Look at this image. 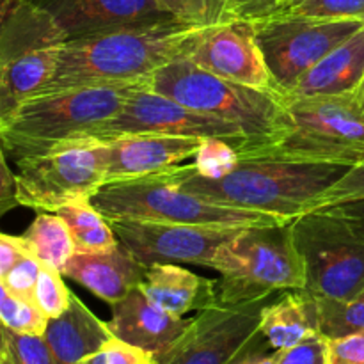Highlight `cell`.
I'll return each instance as SVG.
<instances>
[{"label":"cell","mask_w":364,"mask_h":364,"mask_svg":"<svg viewBox=\"0 0 364 364\" xmlns=\"http://www.w3.org/2000/svg\"><path fill=\"white\" fill-rule=\"evenodd\" d=\"M191 320L159 308L149 301L142 288L137 287L112 304L109 327L117 340L156 355L185 333Z\"/></svg>","instance_id":"obj_17"},{"label":"cell","mask_w":364,"mask_h":364,"mask_svg":"<svg viewBox=\"0 0 364 364\" xmlns=\"http://www.w3.org/2000/svg\"><path fill=\"white\" fill-rule=\"evenodd\" d=\"M153 355L141 348L128 345L124 341L112 338L103 348H100L91 358L84 359L80 364H151Z\"/></svg>","instance_id":"obj_34"},{"label":"cell","mask_w":364,"mask_h":364,"mask_svg":"<svg viewBox=\"0 0 364 364\" xmlns=\"http://www.w3.org/2000/svg\"><path fill=\"white\" fill-rule=\"evenodd\" d=\"M159 134L196 139H226L237 148L245 144L240 128L217 117L181 105L148 87V80L135 87L116 117L96 128L84 139L105 142L121 135Z\"/></svg>","instance_id":"obj_12"},{"label":"cell","mask_w":364,"mask_h":364,"mask_svg":"<svg viewBox=\"0 0 364 364\" xmlns=\"http://www.w3.org/2000/svg\"><path fill=\"white\" fill-rule=\"evenodd\" d=\"M320 334L333 340L364 331V290L347 301L318 299Z\"/></svg>","instance_id":"obj_27"},{"label":"cell","mask_w":364,"mask_h":364,"mask_svg":"<svg viewBox=\"0 0 364 364\" xmlns=\"http://www.w3.org/2000/svg\"><path fill=\"white\" fill-rule=\"evenodd\" d=\"M13 364H59L45 336L20 334L2 327V352Z\"/></svg>","instance_id":"obj_30"},{"label":"cell","mask_w":364,"mask_h":364,"mask_svg":"<svg viewBox=\"0 0 364 364\" xmlns=\"http://www.w3.org/2000/svg\"><path fill=\"white\" fill-rule=\"evenodd\" d=\"M240 162V155L233 142L226 139H205L192 164L196 173L208 180L228 176Z\"/></svg>","instance_id":"obj_29"},{"label":"cell","mask_w":364,"mask_h":364,"mask_svg":"<svg viewBox=\"0 0 364 364\" xmlns=\"http://www.w3.org/2000/svg\"><path fill=\"white\" fill-rule=\"evenodd\" d=\"M71 295L73 291L68 290V287L64 284L63 272L52 269V267L41 265L38 283H36L34 301L50 320L60 316L70 308Z\"/></svg>","instance_id":"obj_32"},{"label":"cell","mask_w":364,"mask_h":364,"mask_svg":"<svg viewBox=\"0 0 364 364\" xmlns=\"http://www.w3.org/2000/svg\"><path fill=\"white\" fill-rule=\"evenodd\" d=\"M164 9L180 23L198 28L230 21L231 0H159Z\"/></svg>","instance_id":"obj_28"},{"label":"cell","mask_w":364,"mask_h":364,"mask_svg":"<svg viewBox=\"0 0 364 364\" xmlns=\"http://www.w3.org/2000/svg\"><path fill=\"white\" fill-rule=\"evenodd\" d=\"M259 331L270 347L287 350L320 334L318 299L306 290H288L265 306Z\"/></svg>","instance_id":"obj_22"},{"label":"cell","mask_w":364,"mask_h":364,"mask_svg":"<svg viewBox=\"0 0 364 364\" xmlns=\"http://www.w3.org/2000/svg\"><path fill=\"white\" fill-rule=\"evenodd\" d=\"M213 304L199 311L191 326L160 354L155 364H230L259 336V323L265 306L272 301Z\"/></svg>","instance_id":"obj_11"},{"label":"cell","mask_w":364,"mask_h":364,"mask_svg":"<svg viewBox=\"0 0 364 364\" xmlns=\"http://www.w3.org/2000/svg\"><path fill=\"white\" fill-rule=\"evenodd\" d=\"M141 288L149 301L176 316L217 304V283L174 263L149 265Z\"/></svg>","instance_id":"obj_20"},{"label":"cell","mask_w":364,"mask_h":364,"mask_svg":"<svg viewBox=\"0 0 364 364\" xmlns=\"http://www.w3.org/2000/svg\"><path fill=\"white\" fill-rule=\"evenodd\" d=\"M364 84V27L306 71L284 98L358 95Z\"/></svg>","instance_id":"obj_19"},{"label":"cell","mask_w":364,"mask_h":364,"mask_svg":"<svg viewBox=\"0 0 364 364\" xmlns=\"http://www.w3.org/2000/svg\"><path fill=\"white\" fill-rule=\"evenodd\" d=\"M146 269L119 242L103 251H77L64 267L63 276L112 306L144 283Z\"/></svg>","instance_id":"obj_18"},{"label":"cell","mask_w":364,"mask_h":364,"mask_svg":"<svg viewBox=\"0 0 364 364\" xmlns=\"http://www.w3.org/2000/svg\"><path fill=\"white\" fill-rule=\"evenodd\" d=\"M358 95H359V100H361V102H363V105H364V84H363L361 91H359V92H358Z\"/></svg>","instance_id":"obj_44"},{"label":"cell","mask_w":364,"mask_h":364,"mask_svg":"<svg viewBox=\"0 0 364 364\" xmlns=\"http://www.w3.org/2000/svg\"><path fill=\"white\" fill-rule=\"evenodd\" d=\"M0 364H13V363H11L6 355H0Z\"/></svg>","instance_id":"obj_43"},{"label":"cell","mask_w":364,"mask_h":364,"mask_svg":"<svg viewBox=\"0 0 364 364\" xmlns=\"http://www.w3.org/2000/svg\"><path fill=\"white\" fill-rule=\"evenodd\" d=\"M185 57L217 77L249 87L276 91L256 41L252 21L230 20L203 28Z\"/></svg>","instance_id":"obj_14"},{"label":"cell","mask_w":364,"mask_h":364,"mask_svg":"<svg viewBox=\"0 0 364 364\" xmlns=\"http://www.w3.org/2000/svg\"><path fill=\"white\" fill-rule=\"evenodd\" d=\"M60 46L34 50L0 64V117H6L50 84Z\"/></svg>","instance_id":"obj_23"},{"label":"cell","mask_w":364,"mask_h":364,"mask_svg":"<svg viewBox=\"0 0 364 364\" xmlns=\"http://www.w3.org/2000/svg\"><path fill=\"white\" fill-rule=\"evenodd\" d=\"M148 87L188 109L240 128L245 144L237 148L238 151L267 144L279 128L284 105L283 95L277 91L249 87L217 77L185 55L156 70L148 78Z\"/></svg>","instance_id":"obj_6"},{"label":"cell","mask_w":364,"mask_h":364,"mask_svg":"<svg viewBox=\"0 0 364 364\" xmlns=\"http://www.w3.org/2000/svg\"><path fill=\"white\" fill-rule=\"evenodd\" d=\"M21 237L41 265L52 267L59 272H63L71 256L77 252L70 228L55 212H38Z\"/></svg>","instance_id":"obj_24"},{"label":"cell","mask_w":364,"mask_h":364,"mask_svg":"<svg viewBox=\"0 0 364 364\" xmlns=\"http://www.w3.org/2000/svg\"><path fill=\"white\" fill-rule=\"evenodd\" d=\"M0 171H2V176H0V210H2V213H6L16 205H20V203H18L16 196V174H14V171L9 169L7 155L4 151Z\"/></svg>","instance_id":"obj_42"},{"label":"cell","mask_w":364,"mask_h":364,"mask_svg":"<svg viewBox=\"0 0 364 364\" xmlns=\"http://www.w3.org/2000/svg\"><path fill=\"white\" fill-rule=\"evenodd\" d=\"M112 338L109 322L100 320L75 294L71 295L70 308L50 320L45 333V340L59 364H80Z\"/></svg>","instance_id":"obj_21"},{"label":"cell","mask_w":364,"mask_h":364,"mask_svg":"<svg viewBox=\"0 0 364 364\" xmlns=\"http://www.w3.org/2000/svg\"><path fill=\"white\" fill-rule=\"evenodd\" d=\"M192 164L171 167L160 173L110 181L102 185L91 203L109 220L134 219L174 224H212V226H277L294 219L240 206L219 205L181 188Z\"/></svg>","instance_id":"obj_4"},{"label":"cell","mask_w":364,"mask_h":364,"mask_svg":"<svg viewBox=\"0 0 364 364\" xmlns=\"http://www.w3.org/2000/svg\"><path fill=\"white\" fill-rule=\"evenodd\" d=\"M48 13L66 41L121 28L178 21L159 0H31Z\"/></svg>","instance_id":"obj_15"},{"label":"cell","mask_w":364,"mask_h":364,"mask_svg":"<svg viewBox=\"0 0 364 364\" xmlns=\"http://www.w3.org/2000/svg\"><path fill=\"white\" fill-rule=\"evenodd\" d=\"M0 320L2 327L20 334L45 336L50 318L34 299L20 297L0 284Z\"/></svg>","instance_id":"obj_26"},{"label":"cell","mask_w":364,"mask_h":364,"mask_svg":"<svg viewBox=\"0 0 364 364\" xmlns=\"http://www.w3.org/2000/svg\"><path fill=\"white\" fill-rule=\"evenodd\" d=\"M105 142H64L48 151L16 160V196L21 206L55 212L77 199H91L107 181Z\"/></svg>","instance_id":"obj_8"},{"label":"cell","mask_w":364,"mask_h":364,"mask_svg":"<svg viewBox=\"0 0 364 364\" xmlns=\"http://www.w3.org/2000/svg\"><path fill=\"white\" fill-rule=\"evenodd\" d=\"M277 364H329V340L323 334L279 352Z\"/></svg>","instance_id":"obj_35"},{"label":"cell","mask_w":364,"mask_h":364,"mask_svg":"<svg viewBox=\"0 0 364 364\" xmlns=\"http://www.w3.org/2000/svg\"><path fill=\"white\" fill-rule=\"evenodd\" d=\"M327 212L334 213V215L341 217L345 223H348V226L364 238V199H354V201H343L336 203L333 206H327Z\"/></svg>","instance_id":"obj_41"},{"label":"cell","mask_w":364,"mask_h":364,"mask_svg":"<svg viewBox=\"0 0 364 364\" xmlns=\"http://www.w3.org/2000/svg\"><path fill=\"white\" fill-rule=\"evenodd\" d=\"M290 2H295V0H287V4H290ZM287 4H284V6H287Z\"/></svg>","instance_id":"obj_46"},{"label":"cell","mask_w":364,"mask_h":364,"mask_svg":"<svg viewBox=\"0 0 364 364\" xmlns=\"http://www.w3.org/2000/svg\"><path fill=\"white\" fill-rule=\"evenodd\" d=\"M117 240L142 263H196L208 269L220 245L244 228L174 224L155 220H110Z\"/></svg>","instance_id":"obj_13"},{"label":"cell","mask_w":364,"mask_h":364,"mask_svg":"<svg viewBox=\"0 0 364 364\" xmlns=\"http://www.w3.org/2000/svg\"><path fill=\"white\" fill-rule=\"evenodd\" d=\"M151 364H155V361H153V363H151Z\"/></svg>","instance_id":"obj_47"},{"label":"cell","mask_w":364,"mask_h":364,"mask_svg":"<svg viewBox=\"0 0 364 364\" xmlns=\"http://www.w3.org/2000/svg\"><path fill=\"white\" fill-rule=\"evenodd\" d=\"M277 13L326 20L364 21V0H295L281 7Z\"/></svg>","instance_id":"obj_31"},{"label":"cell","mask_w":364,"mask_h":364,"mask_svg":"<svg viewBox=\"0 0 364 364\" xmlns=\"http://www.w3.org/2000/svg\"><path fill=\"white\" fill-rule=\"evenodd\" d=\"M329 364H364V331L329 340Z\"/></svg>","instance_id":"obj_37"},{"label":"cell","mask_w":364,"mask_h":364,"mask_svg":"<svg viewBox=\"0 0 364 364\" xmlns=\"http://www.w3.org/2000/svg\"><path fill=\"white\" fill-rule=\"evenodd\" d=\"M304 259L306 287L316 299L347 301L364 290V238L327 210L302 213L291 223Z\"/></svg>","instance_id":"obj_9"},{"label":"cell","mask_w":364,"mask_h":364,"mask_svg":"<svg viewBox=\"0 0 364 364\" xmlns=\"http://www.w3.org/2000/svg\"><path fill=\"white\" fill-rule=\"evenodd\" d=\"M291 223L244 228L220 245L208 265L220 274L219 304H242L288 290H304L306 267L295 245Z\"/></svg>","instance_id":"obj_7"},{"label":"cell","mask_w":364,"mask_h":364,"mask_svg":"<svg viewBox=\"0 0 364 364\" xmlns=\"http://www.w3.org/2000/svg\"><path fill=\"white\" fill-rule=\"evenodd\" d=\"M2 2H20V0H2Z\"/></svg>","instance_id":"obj_45"},{"label":"cell","mask_w":364,"mask_h":364,"mask_svg":"<svg viewBox=\"0 0 364 364\" xmlns=\"http://www.w3.org/2000/svg\"><path fill=\"white\" fill-rule=\"evenodd\" d=\"M39 270H41V263L31 255L21 259L7 276L0 277V284L6 287L9 291H13V294L20 295V297L34 299Z\"/></svg>","instance_id":"obj_36"},{"label":"cell","mask_w":364,"mask_h":364,"mask_svg":"<svg viewBox=\"0 0 364 364\" xmlns=\"http://www.w3.org/2000/svg\"><path fill=\"white\" fill-rule=\"evenodd\" d=\"M279 128L267 144L238 151L240 156L336 162L364 160V105L359 95L284 98Z\"/></svg>","instance_id":"obj_5"},{"label":"cell","mask_w":364,"mask_h":364,"mask_svg":"<svg viewBox=\"0 0 364 364\" xmlns=\"http://www.w3.org/2000/svg\"><path fill=\"white\" fill-rule=\"evenodd\" d=\"M252 27L274 89L284 96L306 71L363 28L364 21L274 13L255 20Z\"/></svg>","instance_id":"obj_10"},{"label":"cell","mask_w":364,"mask_h":364,"mask_svg":"<svg viewBox=\"0 0 364 364\" xmlns=\"http://www.w3.org/2000/svg\"><path fill=\"white\" fill-rule=\"evenodd\" d=\"M27 242L23 237H14V235H0V277L7 276L21 259L31 256ZM34 256V255H32Z\"/></svg>","instance_id":"obj_39"},{"label":"cell","mask_w":364,"mask_h":364,"mask_svg":"<svg viewBox=\"0 0 364 364\" xmlns=\"http://www.w3.org/2000/svg\"><path fill=\"white\" fill-rule=\"evenodd\" d=\"M205 139L181 135L135 134L105 141L109 164L107 181L132 180L160 173L194 160Z\"/></svg>","instance_id":"obj_16"},{"label":"cell","mask_w":364,"mask_h":364,"mask_svg":"<svg viewBox=\"0 0 364 364\" xmlns=\"http://www.w3.org/2000/svg\"><path fill=\"white\" fill-rule=\"evenodd\" d=\"M284 4L287 0H231L230 18L231 20L255 21L277 13Z\"/></svg>","instance_id":"obj_38"},{"label":"cell","mask_w":364,"mask_h":364,"mask_svg":"<svg viewBox=\"0 0 364 364\" xmlns=\"http://www.w3.org/2000/svg\"><path fill=\"white\" fill-rule=\"evenodd\" d=\"M144 82L82 85L32 96L0 117L2 151L16 162L80 141L116 117L132 91Z\"/></svg>","instance_id":"obj_3"},{"label":"cell","mask_w":364,"mask_h":364,"mask_svg":"<svg viewBox=\"0 0 364 364\" xmlns=\"http://www.w3.org/2000/svg\"><path fill=\"white\" fill-rule=\"evenodd\" d=\"M279 352L281 350H276V348L270 347L267 338L262 334L251 347L245 348V350L230 364H277Z\"/></svg>","instance_id":"obj_40"},{"label":"cell","mask_w":364,"mask_h":364,"mask_svg":"<svg viewBox=\"0 0 364 364\" xmlns=\"http://www.w3.org/2000/svg\"><path fill=\"white\" fill-rule=\"evenodd\" d=\"M73 237L77 251H103L119 244L110 220L96 208L91 199H77L55 210Z\"/></svg>","instance_id":"obj_25"},{"label":"cell","mask_w":364,"mask_h":364,"mask_svg":"<svg viewBox=\"0 0 364 364\" xmlns=\"http://www.w3.org/2000/svg\"><path fill=\"white\" fill-rule=\"evenodd\" d=\"M201 31L167 21L66 41L53 78L39 95L82 85L144 82L167 63L187 55Z\"/></svg>","instance_id":"obj_1"},{"label":"cell","mask_w":364,"mask_h":364,"mask_svg":"<svg viewBox=\"0 0 364 364\" xmlns=\"http://www.w3.org/2000/svg\"><path fill=\"white\" fill-rule=\"evenodd\" d=\"M354 199H364V160L352 166L347 173L341 176L340 181L333 185L329 191L323 194L318 208H327L336 203L354 201Z\"/></svg>","instance_id":"obj_33"},{"label":"cell","mask_w":364,"mask_h":364,"mask_svg":"<svg viewBox=\"0 0 364 364\" xmlns=\"http://www.w3.org/2000/svg\"><path fill=\"white\" fill-rule=\"evenodd\" d=\"M350 167L281 156H240L238 166L220 180L199 176L192 164L181 188L219 205L297 219L318 208L323 194Z\"/></svg>","instance_id":"obj_2"}]
</instances>
